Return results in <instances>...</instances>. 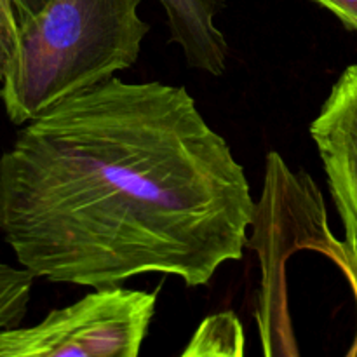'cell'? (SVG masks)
Wrapping results in <instances>:
<instances>
[{"label":"cell","instance_id":"5","mask_svg":"<svg viewBox=\"0 0 357 357\" xmlns=\"http://www.w3.org/2000/svg\"><path fill=\"white\" fill-rule=\"evenodd\" d=\"M171 42L180 45L188 66L220 77L225 73L229 44L215 24L223 0H160Z\"/></svg>","mask_w":357,"mask_h":357},{"label":"cell","instance_id":"8","mask_svg":"<svg viewBox=\"0 0 357 357\" xmlns=\"http://www.w3.org/2000/svg\"><path fill=\"white\" fill-rule=\"evenodd\" d=\"M17 31H20V21H17L14 2L0 0V86L16 54Z\"/></svg>","mask_w":357,"mask_h":357},{"label":"cell","instance_id":"3","mask_svg":"<svg viewBox=\"0 0 357 357\" xmlns=\"http://www.w3.org/2000/svg\"><path fill=\"white\" fill-rule=\"evenodd\" d=\"M155 309L157 293L96 288L33 326L2 331L0 357H138Z\"/></svg>","mask_w":357,"mask_h":357},{"label":"cell","instance_id":"10","mask_svg":"<svg viewBox=\"0 0 357 357\" xmlns=\"http://www.w3.org/2000/svg\"><path fill=\"white\" fill-rule=\"evenodd\" d=\"M14 7H16L17 21H26L37 13H40L42 7L49 2V0H13Z\"/></svg>","mask_w":357,"mask_h":357},{"label":"cell","instance_id":"2","mask_svg":"<svg viewBox=\"0 0 357 357\" xmlns=\"http://www.w3.org/2000/svg\"><path fill=\"white\" fill-rule=\"evenodd\" d=\"M142 0H49L21 21L0 101L24 126L59 101L98 86L138 61L150 24Z\"/></svg>","mask_w":357,"mask_h":357},{"label":"cell","instance_id":"4","mask_svg":"<svg viewBox=\"0 0 357 357\" xmlns=\"http://www.w3.org/2000/svg\"><path fill=\"white\" fill-rule=\"evenodd\" d=\"M349 241L357 243V65L342 72L310 124Z\"/></svg>","mask_w":357,"mask_h":357},{"label":"cell","instance_id":"6","mask_svg":"<svg viewBox=\"0 0 357 357\" xmlns=\"http://www.w3.org/2000/svg\"><path fill=\"white\" fill-rule=\"evenodd\" d=\"M244 333L234 314H218L199 326L183 356H243Z\"/></svg>","mask_w":357,"mask_h":357},{"label":"cell","instance_id":"9","mask_svg":"<svg viewBox=\"0 0 357 357\" xmlns=\"http://www.w3.org/2000/svg\"><path fill=\"white\" fill-rule=\"evenodd\" d=\"M335 14L345 28L357 31V0H316Z\"/></svg>","mask_w":357,"mask_h":357},{"label":"cell","instance_id":"7","mask_svg":"<svg viewBox=\"0 0 357 357\" xmlns=\"http://www.w3.org/2000/svg\"><path fill=\"white\" fill-rule=\"evenodd\" d=\"M35 275L24 267L0 264V333L20 326L30 303Z\"/></svg>","mask_w":357,"mask_h":357},{"label":"cell","instance_id":"1","mask_svg":"<svg viewBox=\"0 0 357 357\" xmlns=\"http://www.w3.org/2000/svg\"><path fill=\"white\" fill-rule=\"evenodd\" d=\"M250 190L183 86L112 77L20 129L0 157V232L51 282L164 274L199 288L243 258Z\"/></svg>","mask_w":357,"mask_h":357}]
</instances>
